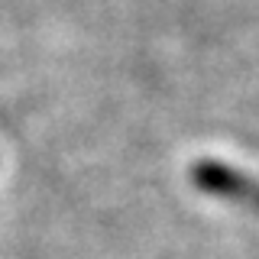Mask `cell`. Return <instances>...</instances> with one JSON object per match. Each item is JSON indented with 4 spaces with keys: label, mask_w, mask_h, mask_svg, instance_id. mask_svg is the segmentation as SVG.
<instances>
[{
    "label": "cell",
    "mask_w": 259,
    "mask_h": 259,
    "mask_svg": "<svg viewBox=\"0 0 259 259\" xmlns=\"http://www.w3.org/2000/svg\"><path fill=\"white\" fill-rule=\"evenodd\" d=\"M191 182L198 191L214 194L221 201H233V204L259 214V178L237 165H227V162L217 159H201L191 165Z\"/></svg>",
    "instance_id": "obj_1"
}]
</instances>
